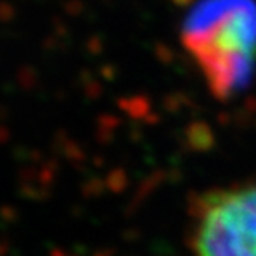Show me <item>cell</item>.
I'll list each match as a JSON object with an SVG mask.
<instances>
[{
	"mask_svg": "<svg viewBox=\"0 0 256 256\" xmlns=\"http://www.w3.org/2000/svg\"><path fill=\"white\" fill-rule=\"evenodd\" d=\"M180 41L212 96L228 100L252 75L256 62V2L200 0L185 16Z\"/></svg>",
	"mask_w": 256,
	"mask_h": 256,
	"instance_id": "6da1fadb",
	"label": "cell"
},
{
	"mask_svg": "<svg viewBox=\"0 0 256 256\" xmlns=\"http://www.w3.org/2000/svg\"><path fill=\"white\" fill-rule=\"evenodd\" d=\"M188 240L194 256H256V178L201 194Z\"/></svg>",
	"mask_w": 256,
	"mask_h": 256,
	"instance_id": "7a4b0ae2",
	"label": "cell"
}]
</instances>
